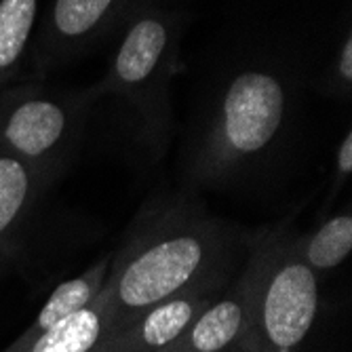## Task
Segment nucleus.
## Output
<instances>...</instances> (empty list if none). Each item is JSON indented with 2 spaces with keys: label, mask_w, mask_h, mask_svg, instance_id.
Segmentation results:
<instances>
[{
  "label": "nucleus",
  "mask_w": 352,
  "mask_h": 352,
  "mask_svg": "<svg viewBox=\"0 0 352 352\" xmlns=\"http://www.w3.org/2000/svg\"><path fill=\"white\" fill-rule=\"evenodd\" d=\"M158 352H182V350H177V348H173V346H167V348H163V350H158Z\"/></svg>",
  "instance_id": "17"
},
{
  "label": "nucleus",
  "mask_w": 352,
  "mask_h": 352,
  "mask_svg": "<svg viewBox=\"0 0 352 352\" xmlns=\"http://www.w3.org/2000/svg\"><path fill=\"white\" fill-rule=\"evenodd\" d=\"M228 352H268L266 346L260 342V338L253 333V329H247L230 348Z\"/></svg>",
  "instance_id": "15"
},
{
  "label": "nucleus",
  "mask_w": 352,
  "mask_h": 352,
  "mask_svg": "<svg viewBox=\"0 0 352 352\" xmlns=\"http://www.w3.org/2000/svg\"><path fill=\"white\" fill-rule=\"evenodd\" d=\"M74 112L36 89L0 95V154L30 165L53 182L70 165Z\"/></svg>",
  "instance_id": "4"
},
{
  "label": "nucleus",
  "mask_w": 352,
  "mask_h": 352,
  "mask_svg": "<svg viewBox=\"0 0 352 352\" xmlns=\"http://www.w3.org/2000/svg\"><path fill=\"white\" fill-rule=\"evenodd\" d=\"M116 0H55L51 11V45L70 49L100 30Z\"/></svg>",
  "instance_id": "12"
},
{
  "label": "nucleus",
  "mask_w": 352,
  "mask_h": 352,
  "mask_svg": "<svg viewBox=\"0 0 352 352\" xmlns=\"http://www.w3.org/2000/svg\"><path fill=\"white\" fill-rule=\"evenodd\" d=\"M352 173V133L346 131L338 152H336V165H333V182H331V190H329V199H336L340 195V190L344 188V184L348 182Z\"/></svg>",
  "instance_id": "14"
},
{
  "label": "nucleus",
  "mask_w": 352,
  "mask_h": 352,
  "mask_svg": "<svg viewBox=\"0 0 352 352\" xmlns=\"http://www.w3.org/2000/svg\"><path fill=\"white\" fill-rule=\"evenodd\" d=\"M338 74L346 85H350V80H352V38L350 36L342 45V53L338 59Z\"/></svg>",
  "instance_id": "16"
},
{
  "label": "nucleus",
  "mask_w": 352,
  "mask_h": 352,
  "mask_svg": "<svg viewBox=\"0 0 352 352\" xmlns=\"http://www.w3.org/2000/svg\"><path fill=\"white\" fill-rule=\"evenodd\" d=\"M53 179L0 154V272L19 249L21 234Z\"/></svg>",
  "instance_id": "7"
},
{
  "label": "nucleus",
  "mask_w": 352,
  "mask_h": 352,
  "mask_svg": "<svg viewBox=\"0 0 352 352\" xmlns=\"http://www.w3.org/2000/svg\"><path fill=\"white\" fill-rule=\"evenodd\" d=\"M169 25L154 15L140 17L124 34L112 68V85L118 91L131 93L140 104H146L144 112L154 152H163L165 148L167 126L158 110L156 85L161 80V70L169 61Z\"/></svg>",
  "instance_id": "5"
},
{
  "label": "nucleus",
  "mask_w": 352,
  "mask_h": 352,
  "mask_svg": "<svg viewBox=\"0 0 352 352\" xmlns=\"http://www.w3.org/2000/svg\"><path fill=\"white\" fill-rule=\"evenodd\" d=\"M112 255H104L102 260L95 262L87 272L78 274L76 278H70L66 283H61L57 289L51 294L47 304L41 308L36 321L32 323L9 348L3 352H32L38 340L53 329L57 323H61L63 318L70 316L72 312L85 308L95 296L102 292L108 268H110Z\"/></svg>",
  "instance_id": "9"
},
{
  "label": "nucleus",
  "mask_w": 352,
  "mask_h": 352,
  "mask_svg": "<svg viewBox=\"0 0 352 352\" xmlns=\"http://www.w3.org/2000/svg\"><path fill=\"white\" fill-rule=\"evenodd\" d=\"M217 296H179L165 300L110 336L102 344V352H158L173 344L195 318Z\"/></svg>",
  "instance_id": "6"
},
{
  "label": "nucleus",
  "mask_w": 352,
  "mask_h": 352,
  "mask_svg": "<svg viewBox=\"0 0 352 352\" xmlns=\"http://www.w3.org/2000/svg\"><path fill=\"white\" fill-rule=\"evenodd\" d=\"M102 344H104V342H102ZM102 344H100V346H98V348H93V350H91V352H102Z\"/></svg>",
  "instance_id": "18"
},
{
  "label": "nucleus",
  "mask_w": 352,
  "mask_h": 352,
  "mask_svg": "<svg viewBox=\"0 0 352 352\" xmlns=\"http://www.w3.org/2000/svg\"><path fill=\"white\" fill-rule=\"evenodd\" d=\"M247 249L249 236L195 197L150 201L112 255L102 287L110 336L165 300L219 296L241 272Z\"/></svg>",
  "instance_id": "1"
},
{
  "label": "nucleus",
  "mask_w": 352,
  "mask_h": 352,
  "mask_svg": "<svg viewBox=\"0 0 352 352\" xmlns=\"http://www.w3.org/2000/svg\"><path fill=\"white\" fill-rule=\"evenodd\" d=\"M110 336V312L100 292L85 308L49 329L32 352H91Z\"/></svg>",
  "instance_id": "10"
},
{
  "label": "nucleus",
  "mask_w": 352,
  "mask_h": 352,
  "mask_svg": "<svg viewBox=\"0 0 352 352\" xmlns=\"http://www.w3.org/2000/svg\"><path fill=\"white\" fill-rule=\"evenodd\" d=\"M287 95L272 74L245 72L232 80L221 112L197 152L184 161L192 186H226L270 163L285 126Z\"/></svg>",
  "instance_id": "2"
},
{
  "label": "nucleus",
  "mask_w": 352,
  "mask_h": 352,
  "mask_svg": "<svg viewBox=\"0 0 352 352\" xmlns=\"http://www.w3.org/2000/svg\"><path fill=\"white\" fill-rule=\"evenodd\" d=\"M251 329V304L241 276L226 296H217L169 346L182 352H228Z\"/></svg>",
  "instance_id": "8"
},
{
  "label": "nucleus",
  "mask_w": 352,
  "mask_h": 352,
  "mask_svg": "<svg viewBox=\"0 0 352 352\" xmlns=\"http://www.w3.org/2000/svg\"><path fill=\"white\" fill-rule=\"evenodd\" d=\"M38 0H0V87L17 70L36 19Z\"/></svg>",
  "instance_id": "13"
},
{
  "label": "nucleus",
  "mask_w": 352,
  "mask_h": 352,
  "mask_svg": "<svg viewBox=\"0 0 352 352\" xmlns=\"http://www.w3.org/2000/svg\"><path fill=\"white\" fill-rule=\"evenodd\" d=\"M296 247L302 260L316 272L323 274L338 268L352 251V215L342 211L310 234H296Z\"/></svg>",
  "instance_id": "11"
},
{
  "label": "nucleus",
  "mask_w": 352,
  "mask_h": 352,
  "mask_svg": "<svg viewBox=\"0 0 352 352\" xmlns=\"http://www.w3.org/2000/svg\"><path fill=\"white\" fill-rule=\"evenodd\" d=\"M251 304V329L268 352H298L310 336L318 308V274L302 260L289 226L249 236L239 272Z\"/></svg>",
  "instance_id": "3"
}]
</instances>
